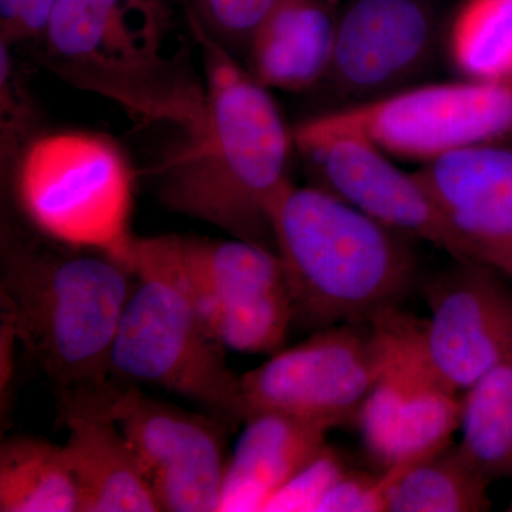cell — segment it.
I'll return each instance as SVG.
<instances>
[{"label":"cell","instance_id":"6da1fadb","mask_svg":"<svg viewBox=\"0 0 512 512\" xmlns=\"http://www.w3.org/2000/svg\"><path fill=\"white\" fill-rule=\"evenodd\" d=\"M194 35L204 59L205 116L161 165V200L178 214L275 251L272 208L291 184L293 128L228 49L197 30Z\"/></svg>","mask_w":512,"mask_h":512},{"label":"cell","instance_id":"7a4b0ae2","mask_svg":"<svg viewBox=\"0 0 512 512\" xmlns=\"http://www.w3.org/2000/svg\"><path fill=\"white\" fill-rule=\"evenodd\" d=\"M271 221L293 323L302 328L372 322L396 309L412 284L410 238L316 185L289 184Z\"/></svg>","mask_w":512,"mask_h":512},{"label":"cell","instance_id":"3957f363","mask_svg":"<svg viewBox=\"0 0 512 512\" xmlns=\"http://www.w3.org/2000/svg\"><path fill=\"white\" fill-rule=\"evenodd\" d=\"M2 306L57 394L110 380V357L133 274L109 255L9 245Z\"/></svg>","mask_w":512,"mask_h":512},{"label":"cell","instance_id":"277c9868","mask_svg":"<svg viewBox=\"0 0 512 512\" xmlns=\"http://www.w3.org/2000/svg\"><path fill=\"white\" fill-rule=\"evenodd\" d=\"M165 0H57L42 40L50 69L141 120L195 130L201 89L168 53Z\"/></svg>","mask_w":512,"mask_h":512},{"label":"cell","instance_id":"5b68a950","mask_svg":"<svg viewBox=\"0 0 512 512\" xmlns=\"http://www.w3.org/2000/svg\"><path fill=\"white\" fill-rule=\"evenodd\" d=\"M120 264L134 282L110 357V379L184 397L225 427L249 410L241 376L175 268L167 239L133 237Z\"/></svg>","mask_w":512,"mask_h":512},{"label":"cell","instance_id":"8992f818","mask_svg":"<svg viewBox=\"0 0 512 512\" xmlns=\"http://www.w3.org/2000/svg\"><path fill=\"white\" fill-rule=\"evenodd\" d=\"M16 195L47 237L119 262L126 255L134 237V174L109 137L67 131L37 138L18 165Z\"/></svg>","mask_w":512,"mask_h":512},{"label":"cell","instance_id":"52a82bcc","mask_svg":"<svg viewBox=\"0 0 512 512\" xmlns=\"http://www.w3.org/2000/svg\"><path fill=\"white\" fill-rule=\"evenodd\" d=\"M306 123L357 134L389 156L427 164L467 148L512 144V82L424 84L349 104Z\"/></svg>","mask_w":512,"mask_h":512},{"label":"cell","instance_id":"ba28073f","mask_svg":"<svg viewBox=\"0 0 512 512\" xmlns=\"http://www.w3.org/2000/svg\"><path fill=\"white\" fill-rule=\"evenodd\" d=\"M372 322L382 339L383 366L356 426L367 454L384 473L453 444L463 393L431 369L420 346L419 320L390 309Z\"/></svg>","mask_w":512,"mask_h":512},{"label":"cell","instance_id":"9c48e42d","mask_svg":"<svg viewBox=\"0 0 512 512\" xmlns=\"http://www.w3.org/2000/svg\"><path fill=\"white\" fill-rule=\"evenodd\" d=\"M382 366V339L373 322L342 323L278 350L244 373L241 383L249 412L276 410L333 430L356 426Z\"/></svg>","mask_w":512,"mask_h":512},{"label":"cell","instance_id":"30bf717a","mask_svg":"<svg viewBox=\"0 0 512 512\" xmlns=\"http://www.w3.org/2000/svg\"><path fill=\"white\" fill-rule=\"evenodd\" d=\"M106 404L136 454L160 511H218L228 461L224 424L111 379Z\"/></svg>","mask_w":512,"mask_h":512},{"label":"cell","instance_id":"8fae6325","mask_svg":"<svg viewBox=\"0 0 512 512\" xmlns=\"http://www.w3.org/2000/svg\"><path fill=\"white\" fill-rule=\"evenodd\" d=\"M293 141L311 164L316 187L404 237L430 242L454 261H471L419 175L397 167L365 137L318 130L303 121L293 128Z\"/></svg>","mask_w":512,"mask_h":512},{"label":"cell","instance_id":"7c38bea8","mask_svg":"<svg viewBox=\"0 0 512 512\" xmlns=\"http://www.w3.org/2000/svg\"><path fill=\"white\" fill-rule=\"evenodd\" d=\"M430 319L421 350L450 389L463 393L512 357V281L476 261H457L424 286Z\"/></svg>","mask_w":512,"mask_h":512},{"label":"cell","instance_id":"4fadbf2b","mask_svg":"<svg viewBox=\"0 0 512 512\" xmlns=\"http://www.w3.org/2000/svg\"><path fill=\"white\" fill-rule=\"evenodd\" d=\"M434 25L419 0H356L338 19L326 79L359 101L396 92L429 59Z\"/></svg>","mask_w":512,"mask_h":512},{"label":"cell","instance_id":"5bb4252c","mask_svg":"<svg viewBox=\"0 0 512 512\" xmlns=\"http://www.w3.org/2000/svg\"><path fill=\"white\" fill-rule=\"evenodd\" d=\"M416 174L471 261L512 281V144L456 151Z\"/></svg>","mask_w":512,"mask_h":512},{"label":"cell","instance_id":"9a60e30c","mask_svg":"<svg viewBox=\"0 0 512 512\" xmlns=\"http://www.w3.org/2000/svg\"><path fill=\"white\" fill-rule=\"evenodd\" d=\"M107 382L57 394L67 431L64 457L82 495V512L160 511L136 454L107 410Z\"/></svg>","mask_w":512,"mask_h":512},{"label":"cell","instance_id":"2e32d148","mask_svg":"<svg viewBox=\"0 0 512 512\" xmlns=\"http://www.w3.org/2000/svg\"><path fill=\"white\" fill-rule=\"evenodd\" d=\"M329 431L293 414L249 412L225 467L218 511H264L272 495L325 446Z\"/></svg>","mask_w":512,"mask_h":512},{"label":"cell","instance_id":"e0dca14e","mask_svg":"<svg viewBox=\"0 0 512 512\" xmlns=\"http://www.w3.org/2000/svg\"><path fill=\"white\" fill-rule=\"evenodd\" d=\"M336 28L322 0H281L249 42V73L266 89H309L328 76Z\"/></svg>","mask_w":512,"mask_h":512},{"label":"cell","instance_id":"ac0fdd59","mask_svg":"<svg viewBox=\"0 0 512 512\" xmlns=\"http://www.w3.org/2000/svg\"><path fill=\"white\" fill-rule=\"evenodd\" d=\"M171 258L200 312L254 301L288 288L274 249L244 239L165 235Z\"/></svg>","mask_w":512,"mask_h":512},{"label":"cell","instance_id":"d6986e66","mask_svg":"<svg viewBox=\"0 0 512 512\" xmlns=\"http://www.w3.org/2000/svg\"><path fill=\"white\" fill-rule=\"evenodd\" d=\"M389 512L491 510V481L451 444L412 466L384 471Z\"/></svg>","mask_w":512,"mask_h":512},{"label":"cell","instance_id":"ffe728a7","mask_svg":"<svg viewBox=\"0 0 512 512\" xmlns=\"http://www.w3.org/2000/svg\"><path fill=\"white\" fill-rule=\"evenodd\" d=\"M0 511L82 512V495L62 446L15 436L0 447Z\"/></svg>","mask_w":512,"mask_h":512},{"label":"cell","instance_id":"44dd1931","mask_svg":"<svg viewBox=\"0 0 512 512\" xmlns=\"http://www.w3.org/2000/svg\"><path fill=\"white\" fill-rule=\"evenodd\" d=\"M460 431L458 447L491 483L512 477V357L461 394Z\"/></svg>","mask_w":512,"mask_h":512},{"label":"cell","instance_id":"7402d4cb","mask_svg":"<svg viewBox=\"0 0 512 512\" xmlns=\"http://www.w3.org/2000/svg\"><path fill=\"white\" fill-rule=\"evenodd\" d=\"M447 49L467 79L512 82V0H466L451 23Z\"/></svg>","mask_w":512,"mask_h":512},{"label":"cell","instance_id":"603a6c76","mask_svg":"<svg viewBox=\"0 0 512 512\" xmlns=\"http://www.w3.org/2000/svg\"><path fill=\"white\" fill-rule=\"evenodd\" d=\"M281 0H188L192 30L231 49H247L261 23Z\"/></svg>","mask_w":512,"mask_h":512},{"label":"cell","instance_id":"cb8c5ba5","mask_svg":"<svg viewBox=\"0 0 512 512\" xmlns=\"http://www.w3.org/2000/svg\"><path fill=\"white\" fill-rule=\"evenodd\" d=\"M348 471L338 451L326 443L315 457L272 495L264 511L318 512L326 495Z\"/></svg>","mask_w":512,"mask_h":512},{"label":"cell","instance_id":"d4e9b609","mask_svg":"<svg viewBox=\"0 0 512 512\" xmlns=\"http://www.w3.org/2000/svg\"><path fill=\"white\" fill-rule=\"evenodd\" d=\"M318 512H387V477L349 470L320 504Z\"/></svg>","mask_w":512,"mask_h":512},{"label":"cell","instance_id":"484cf974","mask_svg":"<svg viewBox=\"0 0 512 512\" xmlns=\"http://www.w3.org/2000/svg\"><path fill=\"white\" fill-rule=\"evenodd\" d=\"M57 0H0L2 43L42 37Z\"/></svg>","mask_w":512,"mask_h":512},{"label":"cell","instance_id":"4316f807","mask_svg":"<svg viewBox=\"0 0 512 512\" xmlns=\"http://www.w3.org/2000/svg\"><path fill=\"white\" fill-rule=\"evenodd\" d=\"M18 80V74L13 73L12 57H10L8 45L2 43L0 50V87H2V128L3 151L15 146L18 138L26 130L25 124L30 123L29 101L22 92Z\"/></svg>","mask_w":512,"mask_h":512},{"label":"cell","instance_id":"83f0119b","mask_svg":"<svg viewBox=\"0 0 512 512\" xmlns=\"http://www.w3.org/2000/svg\"><path fill=\"white\" fill-rule=\"evenodd\" d=\"M507 511H510V512H512V500H511V503H510V505H508Z\"/></svg>","mask_w":512,"mask_h":512}]
</instances>
